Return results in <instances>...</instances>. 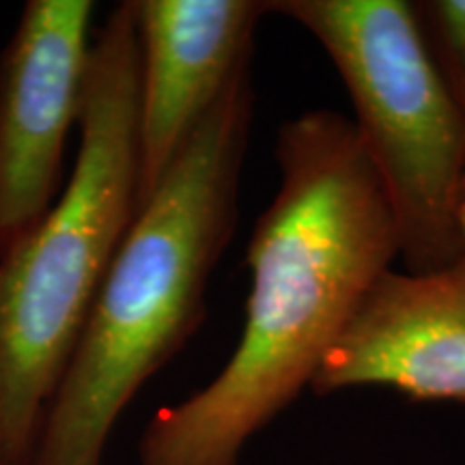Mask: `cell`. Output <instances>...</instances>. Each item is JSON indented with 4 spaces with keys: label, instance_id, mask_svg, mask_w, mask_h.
<instances>
[{
    "label": "cell",
    "instance_id": "obj_1",
    "mask_svg": "<svg viewBox=\"0 0 465 465\" xmlns=\"http://www.w3.org/2000/svg\"><path fill=\"white\" fill-rule=\"evenodd\" d=\"M281 183L248 243L246 322L223 371L144 429L141 465H237L322 369L364 295L399 259L391 205L351 119L284 121Z\"/></svg>",
    "mask_w": 465,
    "mask_h": 465
},
{
    "label": "cell",
    "instance_id": "obj_2",
    "mask_svg": "<svg viewBox=\"0 0 465 465\" xmlns=\"http://www.w3.org/2000/svg\"><path fill=\"white\" fill-rule=\"evenodd\" d=\"M254 102L246 65L138 209L26 465H102L130 401L199 330L235 232Z\"/></svg>",
    "mask_w": 465,
    "mask_h": 465
},
{
    "label": "cell",
    "instance_id": "obj_3",
    "mask_svg": "<svg viewBox=\"0 0 465 465\" xmlns=\"http://www.w3.org/2000/svg\"><path fill=\"white\" fill-rule=\"evenodd\" d=\"M74 171L0 254V465H26L116 250L138 213V37L130 0L95 33Z\"/></svg>",
    "mask_w": 465,
    "mask_h": 465
},
{
    "label": "cell",
    "instance_id": "obj_4",
    "mask_svg": "<svg viewBox=\"0 0 465 465\" xmlns=\"http://www.w3.org/2000/svg\"><path fill=\"white\" fill-rule=\"evenodd\" d=\"M317 39L353 106L391 205L407 272L465 257L457 212L465 177V106L429 50L407 0H267Z\"/></svg>",
    "mask_w": 465,
    "mask_h": 465
},
{
    "label": "cell",
    "instance_id": "obj_5",
    "mask_svg": "<svg viewBox=\"0 0 465 465\" xmlns=\"http://www.w3.org/2000/svg\"><path fill=\"white\" fill-rule=\"evenodd\" d=\"M91 0H28L0 54V254L63 192L91 58Z\"/></svg>",
    "mask_w": 465,
    "mask_h": 465
},
{
    "label": "cell",
    "instance_id": "obj_6",
    "mask_svg": "<svg viewBox=\"0 0 465 465\" xmlns=\"http://www.w3.org/2000/svg\"><path fill=\"white\" fill-rule=\"evenodd\" d=\"M138 37V209L235 74L267 0H130Z\"/></svg>",
    "mask_w": 465,
    "mask_h": 465
},
{
    "label": "cell",
    "instance_id": "obj_7",
    "mask_svg": "<svg viewBox=\"0 0 465 465\" xmlns=\"http://www.w3.org/2000/svg\"><path fill=\"white\" fill-rule=\"evenodd\" d=\"M353 388L465 403V257L429 272L392 267L377 278L311 391Z\"/></svg>",
    "mask_w": 465,
    "mask_h": 465
},
{
    "label": "cell",
    "instance_id": "obj_8",
    "mask_svg": "<svg viewBox=\"0 0 465 465\" xmlns=\"http://www.w3.org/2000/svg\"><path fill=\"white\" fill-rule=\"evenodd\" d=\"M429 50L465 106V0L414 3Z\"/></svg>",
    "mask_w": 465,
    "mask_h": 465
},
{
    "label": "cell",
    "instance_id": "obj_9",
    "mask_svg": "<svg viewBox=\"0 0 465 465\" xmlns=\"http://www.w3.org/2000/svg\"><path fill=\"white\" fill-rule=\"evenodd\" d=\"M457 224H459V235H461L463 250H465V201H461V205H459V212H457Z\"/></svg>",
    "mask_w": 465,
    "mask_h": 465
},
{
    "label": "cell",
    "instance_id": "obj_10",
    "mask_svg": "<svg viewBox=\"0 0 465 465\" xmlns=\"http://www.w3.org/2000/svg\"><path fill=\"white\" fill-rule=\"evenodd\" d=\"M461 201H465V177H463V188H461Z\"/></svg>",
    "mask_w": 465,
    "mask_h": 465
}]
</instances>
